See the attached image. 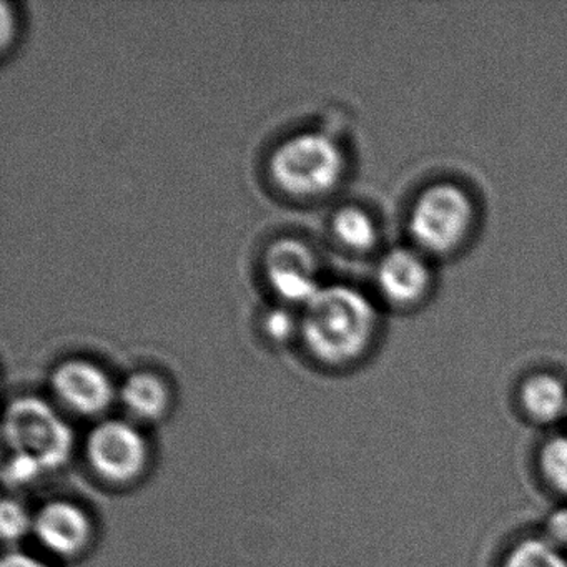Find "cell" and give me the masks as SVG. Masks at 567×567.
Returning a JSON list of instances; mask_svg holds the SVG:
<instances>
[{
    "label": "cell",
    "mask_w": 567,
    "mask_h": 567,
    "mask_svg": "<svg viewBox=\"0 0 567 567\" xmlns=\"http://www.w3.org/2000/svg\"><path fill=\"white\" fill-rule=\"evenodd\" d=\"M334 237L353 251H368L378 244V228L368 212L360 207H343L331 221Z\"/></svg>",
    "instance_id": "7c38bea8"
},
{
    "label": "cell",
    "mask_w": 567,
    "mask_h": 567,
    "mask_svg": "<svg viewBox=\"0 0 567 567\" xmlns=\"http://www.w3.org/2000/svg\"><path fill=\"white\" fill-rule=\"evenodd\" d=\"M4 440L11 456L25 457L42 471L68 463L74 450V431L48 401L16 398L4 417Z\"/></svg>",
    "instance_id": "3957f363"
},
{
    "label": "cell",
    "mask_w": 567,
    "mask_h": 567,
    "mask_svg": "<svg viewBox=\"0 0 567 567\" xmlns=\"http://www.w3.org/2000/svg\"><path fill=\"white\" fill-rule=\"evenodd\" d=\"M265 274L278 297L307 305L320 291L313 251L298 238H280L265 254Z\"/></svg>",
    "instance_id": "52a82bcc"
},
{
    "label": "cell",
    "mask_w": 567,
    "mask_h": 567,
    "mask_svg": "<svg viewBox=\"0 0 567 567\" xmlns=\"http://www.w3.org/2000/svg\"><path fill=\"white\" fill-rule=\"evenodd\" d=\"M264 330L274 341H280V343L281 341H287L295 331L293 317L284 308L271 310L265 317Z\"/></svg>",
    "instance_id": "2e32d148"
},
{
    "label": "cell",
    "mask_w": 567,
    "mask_h": 567,
    "mask_svg": "<svg viewBox=\"0 0 567 567\" xmlns=\"http://www.w3.org/2000/svg\"><path fill=\"white\" fill-rule=\"evenodd\" d=\"M476 208L460 185L443 182L424 188L410 215V234L423 254L446 255L460 248L473 230Z\"/></svg>",
    "instance_id": "277c9868"
},
{
    "label": "cell",
    "mask_w": 567,
    "mask_h": 567,
    "mask_svg": "<svg viewBox=\"0 0 567 567\" xmlns=\"http://www.w3.org/2000/svg\"><path fill=\"white\" fill-rule=\"evenodd\" d=\"M546 537L554 546L567 553V506L559 507L546 520Z\"/></svg>",
    "instance_id": "e0dca14e"
},
{
    "label": "cell",
    "mask_w": 567,
    "mask_h": 567,
    "mask_svg": "<svg viewBox=\"0 0 567 567\" xmlns=\"http://www.w3.org/2000/svg\"><path fill=\"white\" fill-rule=\"evenodd\" d=\"M539 471L554 493L567 497V434L550 437L539 451Z\"/></svg>",
    "instance_id": "5bb4252c"
},
{
    "label": "cell",
    "mask_w": 567,
    "mask_h": 567,
    "mask_svg": "<svg viewBox=\"0 0 567 567\" xmlns=\"http://www.w3.org/2000/svg\"><path fill=\"white\" fill-rule=\"evenodd\" d=\"M298 327L311 357L344 367L370 350L378 328L377 308L357 288L330 285L305 305Z\"/></svg>",
    "instance_id": "6da1fadb"
},
{
    "label": "cell",
    "mask_w": 567,
    "mask_h": 567,
    "mask_svg": "<svg viewBox=\"0 0 567 567\" xmlns=\"http://www.w3.org/2000/svg\"><path fill=\"white\" fill-rule=\"evenodd\" d=\"M12 22H14V18H12L11 12H9L8 2H0V24H2V29H0V38H2V48H8L12 42V35H14L16 28H12Z\"/></svg>",
    "instance_id": "d6986e66"
},
{
    "label": "cell",
    "mask_w": 567,
    "mask_h": 567,
    "mask_svg": "<svg viewBox=\"0 0 567 567\" xmlns=\"http://www.w3.org/2000/svg\"><path fill=\"white\" fill-rule=\"evenodd\" d=\"M32 534L48 553L74 557L92 539V520L87 511L68 499H52L34 514Z\"/></svg>",
    "instance_id": "ba28073f"
},
{
    "label": "cell",
    "mask_w": 567,
    "mask_h": 567,
    "mask_svg": "<svg viewBox=\"0 0 567 567\" xmlns=\"http://www.w3.org/2000/svg\"><path fill=\"white\" fill-rule=\"evenodd\" d=\"M268 172L274 184L290 197H323L343 178L344 155L327 135L303 132L271 152Z\"/></svg>",
    "instance_id": "7a4b0ae2"
},
{
    "label": "cell",
    "mask_w": 567,
    "mask_h": 567,
    "mask_svg": "<svg viewBox=\"0 0 567 567\" xmlns=\"http://www.w3.org/2000/svg\"><path fill=\"white\" fill-rule=\"evenodd\" d=\"M84 451L92 471L109 483L134 481L147 466V440L128 420L95 424L85 437Z\"/></svg>",
    "instance_id": "5b68a950"
},
{
    "label": "cell",
    "mask_w": 567,
    "mask_h": 567,
    "mask_svg": "<svg viewBox=\"0 0 567 567\" xmlns=\"http://www.w3.org/2000/svg\"><path fill=\"white\" fill-rule=\"evenodd\" d=\"M519 404L534 423H557L567 416V384L554 374H533L520 386Z\"/></svg>",
    "instance_id": "8fae6325"
},
{
    "label": "cell",
    "mask_w": 567,
    "mask_h": 567,
    "mask_svg": "<svg viewBox=\"0 0 567 567\" xmlns=\"http://www.w3.org/2000/svg\"><path fill=\"white\" fill-rule=\"evenodd\" d=\"M378 287L390 303L413 307L420 303L433 284L426 254L417 248L398 247L381 258L377 270Z\"/></svg>",
    "instance_id": "9c48e42d"
},
{
    "label": "cell",
    "mask_w": 567,
    "mask_h": 567,
    "mask_svg": "<svg viewBox=\"0 0 567 567\" xmlns=\"http://www.w3.org/2000/svg\"><path fill=\"white\" fill-rule=\"evenodd\" d=\"M503 567H567V553L546 537H527L511 547Z\"/></svg>",
    "instance_id": "4fadbf2b"
},
{
    "label": "cell",
    "mask_w": 567,
    "mask_h": 567,
    "mask_svg": "<svg viewBox=\"0 0 567 567\" xmlns=\"http://www.w3.org/2000/svg\"><path fill=\"white\" fill-rule=\"evenodd\" d=\"M52 391L72 413L97 416L111 408L115 388L104 368L81 358L62 361L52 371Z\"/></svg>",
    "instance_id": "8992f818"
},
{
    "label": "cell",
    "mask_w": 567,
    "mask_h": 567,
    "mask_svg": "<svg viewBox=\"0 0 567 567\" xmlns=\"http://www.w3.org/2000/svg\"><path fill=\"white\" fill-rule=\"evenodd\" d=\"M118 398L132 420L148 423L164 416L171 404V390L158 374L137 371L122 383Z\"/></svg>",
    "instance_id": "30bf717a"
},
{
    "label": "cell",
    "mask_w": 567,
    "mask_h": 567,
    "mask_svg": "<svg viewBox=\"0 0 567 567\" xmlns=\"http://www.w3.org/2000/svg\"><path fill=\"white\" fill-rule=\"evenodd\" d=\"M0 567H51L45 560L32 556V554L22 553V550H12L2 560Z\"/></svg>",
    "instance_id": "ac0fdd59"
},
{
    "label": "cell",
    "mask_w": 567,
    "mask_h": 567,
    "mask_svg": "<svg viewBox=\"0 0 567 567\" xmlns=\"http://www.w3.org/2000/svg\"><path fill=\"white\" fill-rule=\"evenodd\" d=\"M34 514L29 513L24 504L18 499H6L0 507V529L6 540L22 539L25 534L32 533Z\"/></svg>",
    "instance_id": "9a60e30c"
}]
</instances>
